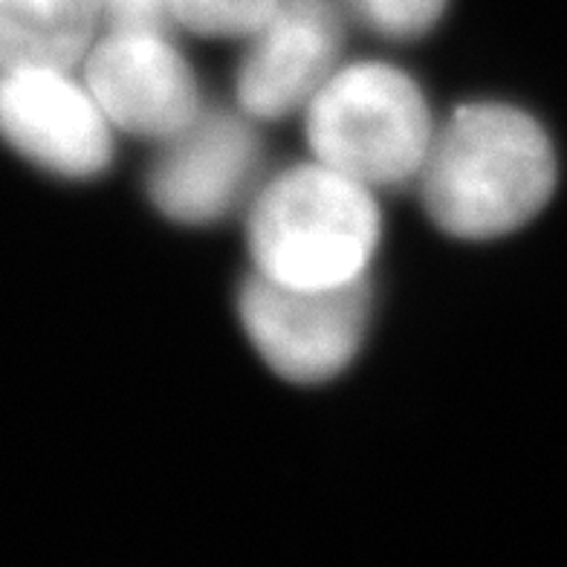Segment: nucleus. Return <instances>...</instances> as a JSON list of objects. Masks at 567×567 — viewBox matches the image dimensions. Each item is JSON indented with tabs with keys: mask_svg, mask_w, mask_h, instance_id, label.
<instances>
[{
	"mask_svg": "<svg viewBox=\"0 0 567 567\" xmlns=\"http://www.w3.org/2000/svg\"><path fill=\"white\" fill-rule=\"evenodd\" d=\"M556 172L550 140L530 113L470 102L434 127L417 179L425 212L446 235L489 240L545 209Z\"/></svg>",
	"mask_w": 567,
	"mask_h": 567,
	"instance_id": "nucleus-1",
	"label": "nucleus"
},
{
	"mask_svg": "<svg viewBox=\"0 0 567 567\" xmlns=\"http://www.w3.org/2000/svg\"><path fill=\"white\" fill-rule=\"evenodd\" d=\"M380 238L373 188L319 159L272 177L249 206L247 247L255 272L290 287L365 281Z\"/></svg>",
	"mask_w": 567,
	"mask_h": 567,
	"instance_id": "nucleus-2",
	"label": "nucleus"
},
{
	"mask_svg": "<svg viewBox=\"0 0 567 567\" xmlns=\"http://www.w3.org/2000/svg\"><path fill=\"white\" fill-rule=\"evenodd\" d=\"M305 136L313 159L377 192L420 177L434 122L405 70L357 61L339 64L307 102Z\"/></svg>",
	"mask_w": 567,
	"mask_h": 567,
	"instance_id": "nucleus-3",
	"label": "nucleus"
},
{
	"mask_svg": "<svg viewBox=\"0 0 567 567\" xmlns=\"http://www.w3.org/2000/svg\"><path fill=\"white\" fill-rule=\"evenodd\" d=\"M238 319L258 357L287 382L316 385L351 365L371 321V284L290 287L252 276L238 292Z\"/></svg>",
	"mask_w": 567,
	"mask_h": 567,
	"instance_id": "nucleus-4",
	"label": "nucleus"
},
{
	"mask_svg": "<svg viewBox=\"0 0 567 567\" xmlns=\"http://www.w3.org/2000/svg\"><path fill=\"white\" fill-rule=\"evenodd\" d=\"M0 136L59 177H99L113 159L111 120L70 68H0Z\"/></svg>",
	"mask_w": 567,
	"mask_h": 567,
	"instance_id": "nucleus-5",
	"label": "nucleus"
},
{
	"mask_svg": "<svg viewBox=\"0 0 567 567\" xmlns=\"http://www.w3.org/2000/svg\"><path fill=\"white\" fill-rule=\"evenodd\" d=\"M84 82L113 127L165 142L203 111L195 70L168 32L107 30L84 55Z\"/></svg>",
	"mask_w": 567,
	"mask_h": 567,
	"instance_id": "nucleus-6",
	"label": "nucleus"
},
{
	"mask_svg": "<svg viewBox=\"0 0 567 567\" xmlns=\"http://www.w3.org/2000/svg\"><path fill=\"white\" fill-rule=\"evenodd\" d=\"M342 16L333 0H278L249 35L235 75V96L252 122H276L313 99L339 68Z\"/></svg>",
	"mask_w": 567,
	"mask_h": 567,
	"instance_id": "nucleus-7",
	"label": "nucleus"
},
{
	"mask_svg": "<svg viewBox=\"0 0 567 567\" xmlns=\"http://www.w3.org/2000/svg\"><path fill=\"white\" fill-rule=\"evenodd\" d=\"M258 154L247 113L203 107L192 125L163 142L148 172L151 203L177 224H215L247 195Z\"/></svg>",
	"mask_w": 567,
	"mask_h": 567,
	"instance_id": "nucleus-8",
	"label": "nucleus"
},
{
	"mask_svg": "<svg viewBox=\"0 0 567 567\" xmlns=\"http://www.w3.org/2000/svg\"><path fill=\"white\" fill-rule=\"evenodd\" d=\"M102 23V0H0V68L84 61Z\"/></svg>",
	"mask_w": 567,
	"mask_h": 567,
	"instance_id": "nucleus-9",
	"label": "nucleus"
},
{
	"mask_svg": "<svg viewBox=\"0 0 567 567\" xmlns=\"http://www.w3.org/2000/svg\"><path fill=\"white\" fill-rule=\"evenodd\" d=\"M278 0H174L177 27L206 38H249Z\"/></svg>",
	"mask_w": 567,
	"mask_h": 567,
	"instance_id": "nucleus-10",
	"label": "nucleus"
},
{
	"mask_svg": "<svg viewBox=\"0 0 567 567\" xmlns=\"http://www.w3.org/2000/svg\"><path fill=\"white\" fill-rule=\"evenodd\" d=\"M344 3L377 35L409 41L437 27L449 0H344Z\"/></svg>",
	"mask_w": 567,
	"mask_h": 567,
	"instance_id": "nucleus-11",
	"label": "nucleus"
},
{
	"mask_svg": "<svg viewBox=\"0 0 567 567\" xmlns=\"http://www.w3.org/2000/svg\"><path fill=\"white\" fill-rule=\"evenodd\" d=\"M107 30L172 32L177 27L174 0H102Z\"/></svg>",
	"mask_w": 567,
	"mask_h": 567,
	"instance_id": "nucleus-12",
	"label": "nucleus"
}]
</instances>
